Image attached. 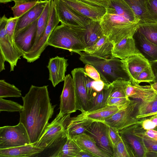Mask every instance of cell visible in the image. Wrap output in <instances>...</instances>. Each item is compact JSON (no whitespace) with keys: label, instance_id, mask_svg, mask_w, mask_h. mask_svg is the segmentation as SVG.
<instances>
[{"label":"cell","instance_id":"1","mask_svg":"<svg viewBox=\"0 0 157 157\" xmlns=\"http://www.w3.org/2000/svg\"><path fill=\"white\" fill-rule=\"evenodd\" d=\"M48 87L32 85L22 97L23 109L20 112L19 122L26 128L31 144H35L45 132L56 106L51 103Z\"/></svg>","mask_w":157,"mask_h":157},{"label":"cell","instance_id":"2","mask_svg":"<svg viewBox=\"0 0 157 157\" xmlns=\"http://www.w3.org/2000/svg\"><path fill=\"white\" fill-rule=\"evenodd\" d=\"M80 56L79 59L85 64L93 66L99 73L101 79L106 84H111L118 79L131 80L122 60L118 58L105 59L84 52Z\"/></svg>","mask_w":157,"mask_h":157},{"label":"cell","instance_id":"3","mask_svg":"<svg viewBox=\"0 0 157 157\" xmlns=\"http://www.w3.org/2000/svg\"><path fill=\"white\" fill-rule=\"evenodd\" d=\"M100 23L104 34L113 45L125 38L133 36L139 25V23L124 17L106 13Z\"/></svg>","mask_w":157,"mask_h":157},{"label":"cell","instance_id":"4","mask_svg":"<svg viewBox=\"0 0 157 157\" xmlns=\"http://www.w3.org/2000/svg\"><path fill=\"white\" fill-rule=\"evenodd\" d=\"M48 44L79 55L86 49L75 32L69 26L63 24L54 29L48 40Z\"/></svg>","mask_w":157,"mask_h":157},{"label":"cell","instance_id":"5","mask_svg":"<svg viewBox=\"0 0 157 157\" xmlns=\"http://www.w3.org/2000/svg\"><path fill=\"white\" fill-rule=\"evenodd\" d=\"M70 114L62 115L57 114L34 145L45 149L54 147L60 143L65 141L68 136L66 127Z\"/></svg>","mask_w":157,"mask_h":157},{"label":"cell","instance_id":"6","mask_svg":"<svg viewBox=\"0 0 157 157\" xmlns=\"http://www.w3.org/2000/svg\"><path fill=\"white\" fill-rule=\"evenodd\" d=\"M60 22L54 1L50 0L48 21L43 36L34 47L22 56L28 62H33L39 58L41 54L48 46V40L52 33Z\"/></svg>","mask_w":157,"mask_h":157},{"label":"cell","instance_id":"7","mask_svg":"<svg viewBox=\"0 0 157 157\" xmlns=\"http://www.w3.org/2000/svg\"><path fill=\"white\" fill-rule=\"evenodd\" d=\"M31 144L27 130L21 123L0 128V149Z\"/></svg>","mask_w":157,"mask_h":157},{"label":"cell","instance_id":"8","mask_svg":"<svg viewBox=\"0 0 157 157\" xmlns=\"http://www.w3.org/2000/svg\"><path fill=\"white\" fill-rule=\"evenodd\" d=\"M138 104L137 101L132 100L128 106L120 110L104 122L119 131L136 125H141L142 121L136 117Z\"/></svg>","mask_w":157,"mask_h":157},{"label":"cell","instance_id":"9","mask_svg":"<svg viewBox=\"0 0 157 157\" xmlns=\"http://www.w3.org/2000/svg\"><path fill=\"white\" fill-rule=\"evenodd\" d=\"M61 24L72 29L85 30L91 20L75 11L61 0H54Z\"/></svg>","mask_w":157,"mask_h":157},{"label":"cell","instance_id":"10","mask_svg":"<svg viewBox=\"0 0 157 157\" xmlns=\"http://www.w3.org/2000/svg\"><path fill=\"white\" fill-rule=\"evenodd\" d=\"M8 18L4 15L0 19V52L10 66V71H13L22 54L11 43L8 37L6 26Z\"/></svg>","mask_w":157,"mask_h":157},{"label":"cell","instance_id":"11","mask_svg":"<svg viewBox=\"0 0 157 157\" xmlns=\"http://www.w3.org/2000/svg\"><path fill=\"white\" fill-rule=\"evenodd\" d=\"M92 136L97 145L109 157H113V147L110 140L108 125L104 122L94 121L86 132Z\"/></svg>","mask_w":157,"mask_h":157},{"label":"cell","instance_id":"12","mask_svg":"<svg viewBox=\"0 0 157 157\" xmlns=\"http://www.w3.org/2000/svg\"><path fill=\"white\" fill-rule=\"evenodd\" d=\"M60 96V111L62 115L75 112L77 110V99L72 78L70 74L65 76Z\"/></svg>","mask_w":157,"mask_h":157},{"label":"cell","instance_id":"13","mask_svg":"<svg viewBox=\"0 0 157 157\" xmlns=\"http://www.w3.org/2000/svg\"><path fill=\"white\" fill-rule=\"evenodd\" d=\"M71 73L76 91L77 110L81 113L88 111L90 99L88 96L85 86L86 74L84 68H77L71 71Z\"/></svg>","mask_w":157,"mask_h":157},{"label":"cell","instance_id":"14","mask_svg":"<svg viewBox=\"0 0 157 157\" xmlns=\"http://www.w3.org/2000/svg\"><path fill=\"white\" fill-rule=\"evenodd\" d=\"M71 8L90 19L100 21L106 12V9L92 5L80 0H61Z\"/></svg>","mask_w":157,"mask_h":157},{"label":"cell","instance_id":"15","mask_svg":"<svg viewBox=\"0 0 157 157\" xmlns=\"http://www.w3.org/2000/svg\"><path fill=\"white\" fill-rule=\"evenodd\" d=\"M122 60L132 84H135L141 72L151 66L150 62L140 53Z\"/></svg>","mask_w":157,"mask_h":157},{"label":"cell","instance_id":"16","mask_svg":"<svg viewBox=\"0 0 157 157\" xmlns=\"http://www.w3.org/2000/svg\"><path fill=\"white\" fill-rule=\"evenodd\" d=\"M38 20L14 37L15 48L23 55L27 53L33 46L36 36Z\"/></svg>","mask_w":157,"mask_h":157},{"label":"cell","instance_id":"17","mask_svg":"<svg viewBox=\"0 0 157 157\" xmlns=\"http://www.w3.org/2000/svg\"><path fill=\"white\" fill-rule=\"evenodd\" d=\"M67 60L64 57L58 56L50 59L47 66L49 71V80L54 87L64 81L68 65Z\"/></svg>","mask_w":157,"mask_h":157},{"label":"cell","instance_id":"18","mask_svg":"<svg viewBox=\"0 0 157 157\" xmlns=\"http://www.w3.org/2000/svg\"><path fill=\"white\" fill-rule=\"evenodd\" d=\"M48 1L44 0L38 2L32 8L19 17L16 25L14 37L38 19Z\"/></svg>","mask_w":157,"mask_h":157},{"label":"cell","instance_id":"19","mask_svg":"<svg viewBox=\"0 0 157 157\" xmlns=\"http://www.w3.org/2000/svg\"><path fill=\"white\" fill-rule=\"evenodd\" d=\"M94 121L88 117L86 112L81 113L75 117H70L66 127L68 136L71 137L86 133Z\"/></svg>","mask_w":157,"mask_h":157},{"label":"cell","instance_id":"20","mask_svg":"<svg viewBox=\"0 0 157 157\" xmlns=\"http://www.w3.org/2000/svg\"><path fill=\"white\" fill-rule=\"evenodd\" d=\"M112 53L113 57L123 60L140 52L132 36L125 38L114 45Z\"/></svg>","mask_w":157,"mask_h":157},{"label":"cell","instance_id":"21","mask_svg":"<svg viewBox=\"0 0 157 157\" xmlns=\"http://www.w3.org/2000/svg\"><path fill=\"white\" fill-rule=\"evenodd\" d=\"M126 96L140 99L143 102H151L157 98V92L151 85L141 86L136 84H128L126 89Z\"/></svg>","mask_w":157,"mask_h":157},{"label":"cell","instance_id":"22","mask_svg":"<svg viewBox=\"0 0 157 157\" xmlns=\"http://www.w3.org/2000/svg\"><path fill=\"white\" fill-rule=\"evenodd\" d=\"M106 13L126 18L132 21L139 23V20L128 4L122 0H108Z\"/></svg>","mask_w":157,"mask_h":157},{"label":"cell","instance_id":"23","mask_svg":"<svg viewBox=\"0 0 157 157\" xmlns=\"http://www.w3.org/2000/svg\"><path fill=\"white\" fill-rule=\"evenodd\" d=\"M71 137L81 149L88 151L94 157H109L98 147L93 137L87 133H83Z\"/></svg>","mask_w":157,"mask_h":157},{"label":"cell","instance_id":"24","mask_svg":"<svg viewBox=\"0 0 157 157\" xmlns=\"http://www.w3.org/2000/svg\"><path fill=\"white\" fill-rule=\"evenodd\" d=\"M133 37L136 46L149 62L157 60V45L150 41L136 30Z\"/></svg>","mask_w":157,"mask_h":157},{"label":"cell","instance_id":"25","mask_svg":"<svg viewBox=\"0 0 157 157\" xmlns=\"http://www.w3.org/2000/svg\"><path fill=\"white\" fill-rule=\"evenodd\" d=\"M113 47V43L104 35L94 45L86 48L84 52L92 55L109 59L113 57L112 53Z\"/></svg>","mask_w":157,"mask_h":157},{"label":"cell","instance_id":"26","mask_svg":"<svg viewBox=\"0 0 157 157\" xmlns=\"http://www.w3.org/2000/svg\"><path fill=\"white\" fill-rule=\"evenodd\" d=\"M44 149L30 144L18 147L0 149V157H28L41 153Z\"/></svg>","mask_w":157,"mask_h":157},{"label":"cell","instance_id":"27","mask_svg":"<svg viewBox=\"0 0 157 157\" xmlns=\"http://www.w3.org/2000/svg\"><path fill=\"white\" fill-rule=\"evenodd\" d=\"M128 127L119 131L122 137L131 146L136 157H146L147 150L141 139L132 132L131 128Z\"/></svg>","mask_w":157,"mask_h":157},{"label":"cell","instance_id":"28","mask_svg":"<svg viewBox=\"0 0 157 157\" xmlns=\"http://www.w3.org/2000/svg\"><path fill=\"white\" fill-rule=\"evenodd\" d=\"M82 43L86 48L94 45L104 35L100 21L91 20L86 26Z\"/></svg>","mask_w":157,"mask_h":157},{"label":"cell","instance_id":"29","mask_svg":"<svg viewBox=\"0 0 157 157\" xmlns=\"http://www.w3.org/2000/svg\"><path fill=\"white\" fill-rule=\"evenodd\" d=\"M112 88V85L111 84L108 87L96 93L90 100L87 112L95 111L106 106Z\"/></svg>","mask_w":157,"mask_h":157},{"label":"cell","instance_id":"30","mask_svg":"<svg viewBox=\"0 0 157 157\" xmlns=\"http://www.w3.org/2000/svg\"><path fill=\"white\" fill-rule=\"evenodd\" d=\"M132 9L139 21V24L150 23L146 8L149 0H122Z\"/></svg>","mask_w":157,"mask_h":157},{"label":"cell","instance_id":"31","mask_svg":"<svg viewBox=\"0 0 157 157\" xmlns=\"http://www.w3.org/2000/svg\"><path fill=\"white\" fill-rule=\"evenodd\" d=\"M81 149L72 138L68 136L65 141L50 157H76Z\"/></svg>","mask_w":157,"mask_h":157},{"label":"cell","instance_id":"32","mask_svg":"<svg viewBox=\"0 0 157 157\" xmlns=\"http://www.w3.org/2000/svg\"><path fill=\"white\" fill-rule=\"evenodd\" d=\"M121 110L117 106L107 105L101 108L87 112L86 113L88 117L94 121L104 122L106 119Z\"/></svg>","mask_w":157,"mask_h":157},{"label":"cell","instance_id":"33","mask_svg":"<svg viewBox=\"0 0 157 157\" xmlns=\"http://www.w3.org/2000/svg\"><path fill=\"white\" fill-rule=\"evenodd\" d=\"M113 157H136L131 146L121 137L113 147Z\"/></svg>","mask_w":157,"mask_h":157},{"label":"cell","instance_id":"34","mask_svg":"<svg viewBox=\"0 0 157 157\" xmlns=\"http://www.w3.org/2000/svg\"><path fill=\"white\" fill-rule=\"evenodd\" d=\"M50 4V0H48L43 13L38 19L36 33L32 47L36 44L44 34L48 21Z\"/></svg>","mask_w":157,"mask_h":157},{"label":"cell","instance_id":"35","mask_svg":"<svg viewBox=\"0 0 157 157\" xmlns=\"http://www.w3.org/2000/svg\"><path fill=\"white\" fill-rule=\"evenodd\" d=\"M136 30L149 41L157 45V23L139 24Z\"/></svg>","mask_w":157,"mask_h":157},{"label":"cell","instance_id":"36","mask_svg":"<svg viewBox=\"0 0 157 157\" xmlns=\"http://www.w3.org/2000/svg\"><path fill=\"white\" fill-rule=\"evenodd\" d=\"M21 91L13 84L0 80V97L2 98L21 97Z\"/></svg>","mask_w":157,"mask_h":157},{"label":"cell","instance_id":"37","mask_svg":"<svg viewBox=\"0 0 157 157\" xmlns=\"http://www.w3.org/2000/svg\"><path fill=\"white\" fill-rule=\"evenodd\" d=\"M131 83L130 81L122 79H118L113 82L111 83L113 88L108 99L112 98L127 97L126 89L127 86Z\"/></svg>","mask_w":157,"mask_h":157},{"label":"cell","instance_id":"38","mask_svg":"<svg viewBox=\"0 0 157 157\" xmlns=\"http://www.w3.org/2000/svg\"><path fill=\"white\" fill-rule=\"evenodd\" d=\"M140 127L132 128L134 135L140 138L147 151H157V139L147 136Z\"/></svg>","mask_w":157,"mask_h":157},{"label":"cell","instance_id":"39","mask_svg":"<svg viewBox=\"0 0 157 157\" xmlns=\"http://www.w3.org/2000/svg\"><path fill=\"white\" fill-rule=\"evenodd\" d=\"M40 1H33L28 2H15L11 7L14 17H19L32 8Z\"/></svg>","mask_w":157,"mask_h":157},{"label":"cell","instance_id":"40","mask_svg":"<svg viewBox=\"0 0 157 157\" xmlns=\"http://www.w3.org/2000/svg\"><path fill=\"white\" fill-rule=\"evenodd\" d=\"M23 109V105L18 103L0 97V111L21 112Z\"/></svg>","mask_w":157,"mask_h":157},{"label":"cell","instance_id":"41","mask_svg":"<svg viewBox=\"0 0 157 157\" xmlns=\"http://www.w3.org/2000/svg\"><path fill=\"white\" fill-rule=\"evenodd\" d=\"M19 18V17H10L8 18L6 26L7 35L11 44L14 47V33Z\"/></svg>","mask_w":157,"mask_h":157},{"label":"cell","instance_id":"42","mask_svg":"<svg viewBox=\"0 0 157 157\" xmlns=\"http://www.w3.org/2000/svg\"><path fill=\"white\" fill-rule=\"evenodd\" d=\"M146 8L150 23H157V0H149Z\"/></svg>","mask_w":157,"mask_h":157},{"label":"cell","instance_id":"43","mask_svg":"<svg viewBox=\"0 0 157 157\" xmlns=\"http://www.w3.org/2000/svg\"><path fill=\"white\" fill-rule=\"evenodd\" d=\"M155 76L151 67L141 72L136 79L135 84H139L142 82H154Z\"/></svg>","mask_w":157,"mask_h":157},{"label":"cell","instance_id":"44","mask_svg":"<svg viewBox=\"0 0 157 157\" xmlns=\"http://www.w3.org/2000/svg\"><path fill=\"white\" fill-rule=\"evenodd\" d=\"M132 101L128 97L112 98L108 100L107 105L117 106L121 110L128 106Z\"/></svg>","mask_w":157,"mask_h":157},{"label":"cell","instance_id":"45","mask_svg":"<svg viewBox=\"0 0 157 157\" xmlns=\"http://www.w3.org/2000/svg\"><path fill=\"white\" fill-rule=\"evenodd\" d=\"M84 68L86 75L93 80L95 81L101 80L99 73L92 65L86 64Z\"/></svg>","mask_w":157,"mask_h":157},{"label":"cell","instance_id":"46","mask_svg":"<svg viewBox=\"0 0 157 157\" xmlns=\"http://www.w3.org/2000/svg\"><path fill=\"white\" fill-rule=\"evenodd\" d=\"M108 128L109 137L113 147L121 137L117 129L108 125Z\"/></svg>","mask_w":157,"mask_h":157},{"label":"cell","instance_id":"47","mask_svg":"<svg viewBox=\"0 0 157 157\" xmlns=\"http://www.w3.org/2000/svg\"><path fill=\"white\" fill-rule=\"evenodd\" d=\"M94 81V80L86 74L85 79V86L86 92L90 100L92 98L94 94L93 87Z\"/></svg>","mask_w":157,"mask_h":157},{"label":"cell","instance_id":"48","mask_svg":"<svg viewBox=\"0 0 157 157\" xmlns=\"http://www.w3.org/2000/svg\"><path fill=\"white\" fill-rule=\"evenodd\" d=\"M88 4L103 7L106 9L108 4V0H80Z\"/></svg>","mask_w":157,"mask_h":157},{"label":"cell","instance_id":"49","mask_svg":"<svg viewBox=\"0 0 157 157\" xmlns=\"http://www.w3.org/2000/svg\"><path fill=\"white\" fill-rule=\"evenodd\" d=\"M141 126L143 129L146 130L154 129L156 127L155 124L149 118L142 121Z\"/></svg>","mask_w":157,"mask_h":157},{"label":"cell","instance_id":"50","mask_svg":"<svg viewBox=\"0 0 157 157\" xmlns=\"http://www.w3.org/2000/svg\"><path fill=\"white\" fill-rule=\"evenodd\" d=\"M144 134L147 136L157 139V131L153 129L146 130L144 131Z\"/></svg>","mask_w":157,"mask_h":157},{"label":"cell","instance_id":"51","mask_svg":"<svg viewBox=\"0 0 157 157\" xmlns=\"http://www.w3.org/2000/svg\"><path fill=\"white\" fill-rule=\"evenodd\" d=\"M150 63L155 76V80L154 82H157V60L150 62Z\"/></svg>","mask_w":157,"mask_h":157},{"label":"cell","instance_id":"52","mask_svg":"<svg viewBox=\"0 0 157 157\" xmlns=\"http://www.w3.org/2000/svg\"><path fill=\"white\" fill-rule=\"evenodd\" d=\"M76 157H94V156L88 151L81 149Z\"/></svg>","mask_w":157,"mask_h":157},{"label":"cell","instance_id":"53","mask_svg":"<svg viewBox=\"0 0 157 157\" xmlns=\"http://www.w3.org/2000/svg\"><path fill=\"white\" fill-rule=\"evenodd\" d=\"M6 59L2 53L0 52V72L5 70Z\"/></svg>","mask_w":157,"mask_h":157},{"label":"cell","instance_id":"54","mask_svg":"<svg viewBox=\"0 0 157 157\" xmlns=\"http://www.w3.org/2000/svg\"><path fill=\"white\" fill-rule=\"evenodd\" d=\"M43 0H0L1 3L5 4L12 1L15 2H28L33 1H41Z\"/></svg>","mask_w":157,"mask_h":157},{"label":"cell","instance_id":"55","mask_svg":"<svg viewBox=\"0 0 157 157\" xmlns=\"http://www.w3.org/2000/svg\"><path fill=\"white\" fill-rule=\"evenodd\" d=\"M147 157H157V151H147L146 154Z\"/></svg>","mask_w":157,"mask_h":157},{"label":"cell","instance_id":"56","mask_svg":"<svg viewBox=\"0 0 157 157\" xmlns=\"http://www.w3.org/2000/svg\"><path fill=\"white\" fill-rule=\"evenodd\" d=\"M150 85L153 89L157 92V82H154L153 83H151Z\"/></svg>","mask_w":157,"mask_h":157},{"label":"cell","instance_id":"57","mask_svg":"<svg viewBox=\"0 0 157 157\" xmlns=\"http://www.w3.org/2000/svg\"><path fill=\"white\" fill-rule=\"evenodd\" d=\"M150 119H151L152 121L155 124L156 126H157V117H155Z\"/></svg>","mask_w":157,"mask_h":157},{"label":"cell","instance_id":"58","mask_svg":"<svg viewBox=\"0 0 157 157\" xmlns=\"http://www.w3.org/2000/svg\"><path fill=\"white\" fill-rule=\"evenodd\" d=\"M157 117V113H156L155 114H154V115L151 116V117H150V118H149V119H151L155 117Z\"/></svg>","mask_w":157,"mask_h":157},{"label":"cell","instance_id":"59","mask_svg":"<svg viewBox=\"0 0 157 157\" xmlns=\"http://www.w3.org/2000/svg\"></svg>","mask_w":157,"mask_h":157}]
</instances>
